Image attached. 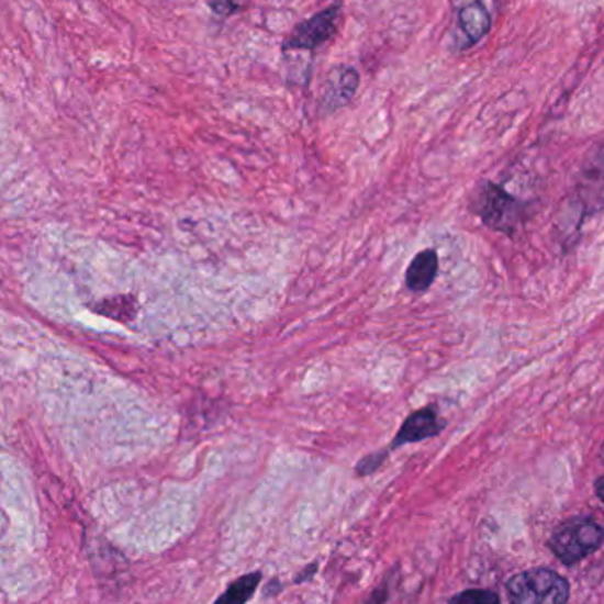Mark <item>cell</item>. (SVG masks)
<instances>
[{"label":"cell","instance_id":"obj_1","mask_svg":"<svg viewBox=\"0 0 604 604\" xmlns=\"http://www.w3.org/2000/svg\"><path fill=\"white\" fill-rule=\"evenodd\" d=\"M511 604H568L569 583L551 569H530L507 583Z\"/></svg>","mask_w":604,"mask_h":604},{"label":"cell","instance_id":"obj_2","mask_svg":"<svg viewBox=\"0 0 604 604\" xmlns=\"http://www.w3.org/2000/svg\"><path fill=\"white\" fill-rule=\"evenodd\" d=\"M473 211L483 220L484 225L502 234H513L524 217V205L511 197L501 186L484 182L473 200Z\"/></svg>","mask_w":604,"mask_h":604},{"label":"cell","instance_id":"obj_3","mask_svg":"<svg viewBox=\"0 0 604 604\" xmlns=\"http://www.w3.org/2000/svg\"><path fill=\"white\" fill-rule=\"evenodd\" d=\"M604 541L603 528L591 519H571L560 525L551 536V551L557 559L571 566L597 550Z\"/></svg>","mask_w":604,"mask_h":604},{"label":"cell","instance_id":"obj_4","mask_svg":"<svg viewBox=\"0 0 604 604\" xmlns=\"http://www.w3.org/2000/svg\"><path fill=\"white\" fill-rule=\"evenodd\" d=\"M342 0L325 8L321 13L313 14L307 20L298 23L289 37L284 40V52H313L329 43L339 29L342 22Z\"/></svg>","mask_w":604,"mask_h":604},{"label":"cell","instance_id":"obj_5","mask_svg":"<svg viewBox=\"0 0 604 604\" xmlns=\"http://www.w3.org/2000/svg\"><path fill=\"white\" fill-rule=\"evenodd\" d=\"M359 72L353 66H338L329 72L325 80L324 91H322L321 109L322 113H334L343 109L345 104L350 103L359 89Z\"/></svg>","mask_w":604,"mask_h":604},{"label":"cell","instance_id":"obj_6","mask_svg":"<svg viewBox=\"0 0 604 604\" xmlns=\"http://www.w3.org/2000/svg\"><path fill=\"white\" fill-rule=\"evenodd\" d=\"M446 426V421L440 420L437 406H424L421 411L412 412L405 421L402 428L398 432L393 440L394 447L405 446V444L421 443L426 438L437 437Z\"/></svg>","mask_w":604,"mask_h":604},{"label":"cell","instance_id":"obj_7","mask_svg":"<svg viewBox=\"0 0 604 604\" xmlns=\"http://www.w3.org/2000/svg\"><path fill=\"white\" fill-rule=\"evenodd\" d=\"M456 27L460 32V40L465 41L463 48H469L490 32L492 14L481 0H469L456 14Z\"/></svg>","mask_w":604,"mask_h":604},{"label":"cell","instance_id":"obj_8","mask_svg":"<svg viewBox=\"0 0 604 604\" xmlns=\"http://www.w3.org/2000/svg\"><path fill=\"white\" fill-rule=\"evenodd\" d=\"M438 272V255L435 249L417 253L406 269V287L412 292H426L434 284Z\"/></svg>","mask_w":604,"mask_h":604},{"label":"cell","instance_id":"obj_9","mask_svg":"<svg viewBox=\"0 0 604 604\" xmlns=\"http://www.w3.org/2000/svg\"><path fill=\"white\" fill-rule=\"evenodd\" d=\"M262 580V574L251 573L244 574L239 580L228 585L225 592L217 597L214 604H246L251 600L253 594L257 591L258 583Z\"/></svg>","mask_w":604,"mask_h":604},{"label":"cell","instance_id":"obj_10","mask_svg":"<svg viewBox=\"0 0 604 604\" xmlns=\"http://www.w3.org/2000/svg\"><path fill=\"white\" fill-rule=\"evenodd\" d=\"M209 10L217 19H231L232 14L248 10L251 0H205Z\"/></svg>","mask_w":604,"mask_h":604},{"label":"cell","instance_id":"obj_11","mask_svg":"<svg viewBox=\"0 0 604 604\" xmlns=\"http://www.w3.org/2000/svg\"><path fill=\"white\" fill-rule=\"evenodd\" d=\"M451 604H501V597L492 591L472 589V591H465L455 595Z\"/></svg>","mask_w":604,"mask_h":604},{"label":"cell","instance_id":"obj_12","mask_svg":"<svg viewBox=\"0 0 604 604\" xmlns=\"http://www.w3.org/2000/svg\"><path fill=\"white\" fill-rule=\"evenodd\" d=\"M388 451L374 452V455L366 456L361 463H357L356 470L359 476H368L379 469L380 465L385 460Z\"/></svg>","mask_w":604,"mask_h":604},{"label":"cell","instance_id":"obj_13","mask_svg":"<svg viewBox=\"0 0 604 604\" xmlns=\"http://www.w3.org/2000/svg\"><path fill=\"white\" fill-rule=\"evenodd\" d=\"M595 493L604 502V476L595 481Z\"/></svg>","mask_w":604,"mask_h":604},{"label":"cell","instance_id":"obj_14","mask_svg":"<svg viewBox=\"0 0 604 604\" xmlns=\"http://www.w3.org/2000/svg\"><path fill=\"white\" fill-rule=\"evenodd\" d=\"M603 460H604V451H603Z\"/></svg>","mask_w":604,"mask_h":604}]
</instances>
